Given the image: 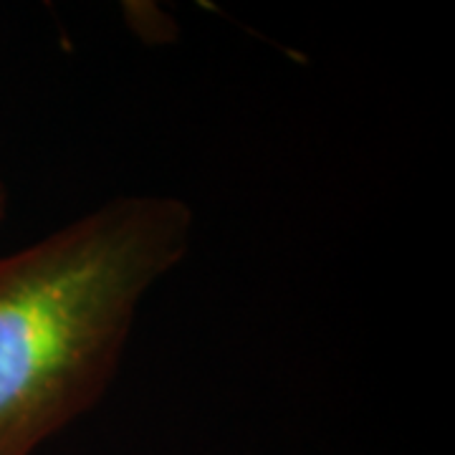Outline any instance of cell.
<instances>
[{
	"instance_id": "1",
	"label": "cell",
	"mask_w": 455,
	"mask_h": 455,
	"mask_svg": "<svg viewBox=\"0 0 455 455\" xmlns=\"http://www.w3.org/2000/svg\"><path fill=\"white\" fill-rule=\"evenodd\" d=\"M193 228L182 197L132 193L0 256V455H33L104 397Z\"/></svg>"
},
{
	"instance_id": "2",
	"label": "cell",
	"mask_w": 455,
	"mask_h": 455,
	"mask_svg": "<svg viewBox=\"0 0 455 455\" xmlns=\"http://www.w3.org/2000/svg\"><path fill=\"white\" fill-rule=\"evenodd\" d=\"M5 211H8V190H5V185H3V180H0V223H3V218H5Z\"/></svg>"
}]
</instances>
